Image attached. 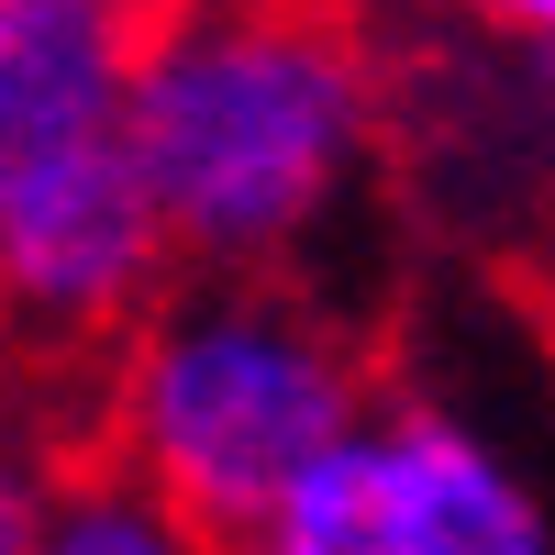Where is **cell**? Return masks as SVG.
Instances as JSON below:
<instances>
[{"label": "cell", "instance_id": "obj_7", "mask_svg": "<svg viewBox=\"0 0 555 555\" xmlns=\"http://www.w3.org/2000/svg\"><path fill=\"white\" fill-rule=\"evenodd\" d=\"M67 489H78V467H67L56 444L23 434V423H0V555H44Z\"/></svg>", "mask_w": 555, "mask_h": 555}, {"label": "cell", "instance_id": "obj_1", "mask_svg": "<svg viewBox=\"0 0 555 555\" xmlns=\"http://www.w3.org/2000/svg\"><path fill=\"white\" fill-rule=\"evenodd\" d=\"M133 133L178 278H300L366 211L389 89L334 0H178L145 23Z\"/></svg>", "mask_w": 555, "mask_h": 555}, {"label": "cell", "instance_id": "obj_6", "mask_svg": "<svg viewBox=\"0 0 555 555\" xmlns=\"http://www.w3.org/2000/svg\"><path fill=\"white\" fill-rule=\"evenodd\" d=\"M245 555H389V544H378V522H366V500H356V467L334 455V467H322Z\"/></svg>", "mask_w": 555, "mask_h": 555}, {"label": "cell", "instance_id": "obj_9", "mask_svg": "<svg viewBox=\"0 0 555 555\" xmlns=\"http://www.w3.org/2000/svg\"><path fill=\"white\" fill-rule=\"evenodd\" d=\"M122 12H145V23H156V12H178V0H122Z\"/></svg>", "mask_w": 555, "mask_h": 555}, {"label": "cell", "instance_id": "obj_4", "mask_svg": "<svg viewBox=\"0 0 555 555\" xmlns=\"http://www.w3.org/2000/svg\"><path fill=\"white\" fill-rule=\"evenodd\" d=\"M389 555H555V356L500 300L378 366V411L345 444Z\"/></svg>", "mask_w": 555, "mask_h": 555}, {"label": "cell", "instance_id": "obj_3", "mask_svg": "<svg viewBox=\"0 0 555 555\" xmlns=\"http://www.w3.org/2000/svg\"><path fill=\"white\" fill-rule=\"evenodd\" d=\"M133 89H145V12L0 0V322L34 345L112 356L178 289Z\"/></svg>", "mask_w": 555, "mask_h": 555}, {"label": "cell", "instance_id": "obj_2", "mask_svg": "<svg viewBox=\"0 0 555 555\" xmlns=\"http://www.w3.org/2000/svg\"><path fill=\"white\" fill-rule=\"evenodd\" d=\"M378 411L366 334L300 278H178L101 366V467L256 544Z\"/></svg>", "mask_w": 555, "mask_h": 555}, {"label": "cell", "instance_id": "obj_5", "mask_svg": "<svg viewBox=\"0 0 555 555\" xmlns=\"http://www.w3.org/2000/svg\"><path fill=\"white\" fill-rule=\"evenodd\" d=\"M44 555H245V544H222V533H201V522H178L167 500L122 489L112 467H78V489H67L56 533H44Z\"/></svg>", "mask_w": 555, "mask_h": 555}, {"label": "cell", "instance_id": "obj_8", "mask_svg": "<svg viewBox=\"0 0 555 555\" xmlns=\"http://www.w3.org/2000/svg\"><path fill=\"white\" fill-rule=\"evenodd\" d=\"M455 12H467L478 34H500V44L533 67V89L555 101V0H455Z\"/></svg>", "mask_w": 555, "mask_h": 555}]
</instances>
